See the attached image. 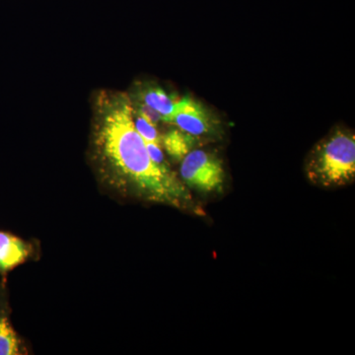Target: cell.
<instances>
[{
	"instance_id": "9",
	"label": "cell",
	"mask_w": 355,
	"mask_h": 355,
	"mask_svg": "<svg viewBox=\"0 0 355 355\" xmlns=\"http://www.w3.org/2000/svg\"><path fill=\"white\" fill-rule=\"evenodd\" d=\"M133 110V109H132ZM133 121L135 130L146 142L161 144V135H159L157 127L146 120L144 116L133 111Z\"/></svg>"
},
{
	"instance_id": "3",
	"label": "cell",
	"mask_w": 355,
	"mask_h": 355,
	"mask_svg": "<svg viewBox=\"0 0 355 355\" xmlns=\"http://www.w3.org/2000/svg\"><path fill=\"white\" fill-rule=\"evenodd\" d=\"M180 176L191 190L202 193H221L225 181L223 161L212 151L193 149L181 161Z\"/></svg>"
},
{
	"instance_id": "8",
	"label": "cell",
	"mask_w": 355,
	"mask_h": 355,
	"mask_svg": "<svg viewBox=\"0 0 355 355\" xmlns=\"http://www.w3.org/2000/svg\"><path fill=\"white\" fill-rule=\"evenodd\" d=\"M21 352V343L14 331L6 311L0 308V355H17Z\"/></svg>"
},
{
	"instance_id": "6",
	"label": "cell",
	"mask_w": 355,
	"mask_h": 355,
	"mask_svg": "<svg viewBox=\"0 0 355 355\" xmlns=\"http://www.w3.org/2000/svg\"><path fill=\"white\" fill-rule=\"evenodd\" d=\"M32 247L17 236L0 231V275L22 265L31 254Z\"/></svg>"
},
{
	"instance_id": "10",
	"label": "cell",
	"mask_w": 355,
	"mask_h": 355,
	"mask_svg": "<svg viewBox=\"0 0 355 355\" xmlns=\"http://www.w3.org/2000/svg\"><path fill=\"white\" fill-rule=\"evenodd\" d=\"M130 101H132L133 111L146 118L147 121H150L156 127L162 121L161 114L157 111H155V110L151 108V107H149L148 105L137 101V100L132 99V98H130Z\"/></svg>"
},
{
	"instance_id": "2",
	"label": "cell",
	"mask_w": 355,
	"mask_h": 355,
	"mask_svg": "<svg viewBox=\"0 0 355 355\" xmlns=\"http://www.w3.org/2000/svg\"><path fill=\"white\" fill-rule=\"evenodd\" d=\"M305 172L311 183L322 188H338L355 179V135L349 128H336L313 147L306 159Z\"/></svg>"
},
{
	"instance_id": "5",
	"label": "cell",
	"mask_w": 355,
	"mask_h": 355,
	"mask_svg": "<svg viewBox=\"0 0 355 355\" xmlns=\"http://www.w3.org/2000/svg\"><path fill=\"white\" fill-rule=\"evenodd\" d=\"M128 96L157 111L162 116V121L168 123L171 121L175 107L179 100L154 83H137L132 94Z\"/></svg>"
},
{
	"instance_id": "11",
	"label": "cell",
	"mask_w": 355,
	"mask_h": 355,
	"mask_svg": "<svg viewBox=\"0 0 355 355\" xmlns=\"http://www.w3.org/2000/svg\"><path fill=\"white\" fill-rule=\"evenodd\" d=\"M146 144L149 157L151 158V160L155 164L161 166V167H168V166H170L169 163L166 160L161 144H155V142H146Z\"/></svg>"
},
{
	"instance_id": "4",
	"label": "cell",
	"mask_w": 355,
	"mask_h": 355,
	"mask_svg": "<svg viewBox=\"0 0 355 355\" xmlns=\"http://www.w3.org/2000/svg\"><path fill=\"white\" fill-rule=\"evenodd\" d=\"M170 123L200 139L219 137L222 130L216 114L190 96L178 100Z\"/></svg>"
},
{
	"instance_id": "7",
	"label": "cell",
	"mask_w": 355,
	"mask_h": 355,
	"mask_svg": "<svg viewBox=\"0 0 355 355\" xmlns=\"http://www.w3.org/2000/svg\"><path fill=\"white\" fill-rule=\"evenodd\" d=\"M200 144V139L180 128H173L161 137V146L166 153L175 161L181 162L191 150Z\"/></svg>"
},
{
	"instance_id": "1",
	"label": "cell",
	"mask_w": 355,
	"mask_h": 355,
	"mask_svg": "<svg viewBox=\"0 0 355 355\" xmlns=\"http://www.w3.org/2000/svg\"><path fill=\"white\" fill-rule=\"evenodd\" d=\"M91 158L98 176L125 197L202 214L190 189L173 171L151 160L135 130L127 93L100 90L93 102Z\"/></svg>"
}]
</instances>
